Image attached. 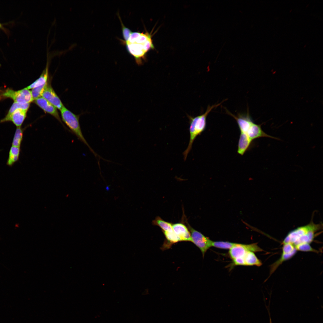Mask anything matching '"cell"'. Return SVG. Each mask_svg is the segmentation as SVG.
Returning a JSON list of instances; mask_svg holds the SVG:
<instances>
[{"label": "cell", "mask_w": 323, "mask_h": 323, "mask_svg": "<svg viewBox=\"0 0 323 323\" xmlns=\"http://www.w3.org/2000/svg\"><path fill=\"white\" fill-rule=\"evenodd\" d=\"M321 225L313 223L298 227L289 232L284 240L282 244L290 243L294 246L302 243L310 244L313 241L316 233L321 229Z\"/></svg>", "instance_id": "obj_3"}, {"label": "cell", "mask_w": 323, "mask_h": 323, "mask_svg": "<svg viewBox=\"0 0 323 323\" xmlns=\"http://www.w3.org/2000/svg\"><path fill=\"white\" fill-rule=\"evenodd\" d=\"M172 228L179 241L191 242L190 232L188 227L183 223H179L172 224Z\"/></svg>", "instance_id": "obj_11"}, {"label": "cell", "mask_w": 323, "mask_h": 323, "mask_svg": "<svg viewBox=\"0 0 323 323\" xmlns=\"http://www.w3.org/2000/svg\"><path fill=\"white\" fill-rule=\"evenodd\" d=\"M165 236L166 241L164 245L165 246H170V245L177 243L179 241V240L173 231H162Z\"/></svg>", "instance_id": "obj_19"}, {"label": "cell", "mask_w": 323, "mask_h": 323, "mask_svg": "<svg viewBox=\"0 0 323 323\" xmlns=\"http://www.w3.org/2000/svg\"><path fill=\"white\" fill-rule=\"evenodd\" d=\"M4 25V24H2V23H0V29H2L4 30V31H5V29H4V27L3 26V25Z\"/></svg>", "instance_id": "obj_26"}, {"label": "cell", "mask_w": 323, "mask_h": 323, "mask_svg": "<svg viewBox=\"0 0 323 323\" xmlns=\"http://www.w3.org/2000/svg\"><path fill=\"white\" fill-rule=\"evenodd\" d=\"M124 43L128 52L133 57L139 65H142L145 60L148 52L154 48L152 36L147 32H132Z\"/></svg>", "instance_id": "obj_1"}, {"label": "cell", "mask_w": 323, "mask_h": 323, "mask_svg": "<svg viewBox=\"0 0 323 323\" xmlns=\"http://www.w3.org/2000/svg\"><path fill=\"white\" fill-rule=\"evenodd\" d=\"M233 263L235 266H245V262L243 257L237 258L233 260Z\"/></svg>", "instance_id": "obj_25"}, {"label": "cell", "mask_w": 323, "mask_h": 323, "mask_svg": "<svg viewBox=\"0 0 323 323\" xmlns=\"http://www.w3.org/2000/svg\"><path fill=\"white\" fill-rule=\"evenodd\" d=\"M27 111L21 109H17L11 114H7L0 120V122L2 123L11 121L16 127H21L26 118Z\"/></svg>", "instance_id": "obj_9"}, {"label": "cell", "mask_w": 323, "mask_h": 323, "mask_svg": "<svg viewBox=\"0 0 323 323\" xmlns=\"http://www.w3.org/2000/svg\"><path fill=\"white\" fill-rule=\"evenodd\" d=\"M295 248L297 250L303 252H318V251L313 249L310 245V244L307 243H302L297 245L295 246Z\"/></svg>", "instance_id": "obj_23"}, {"label": "cell", "mask_w": 323, "mask_h": 323, "mask_svg": "<svg viewBox=\"0 0 323 323\" xmlns=\"http://www.w3.org/2000/svg\"><path fill=\"white\" fill-rule=\"evenodd\" d=\"M7 98L20 103H30L33 100L31 91L26 88L18 91L9 88L0 89V101Z\"/></svg>", "instance_id": "obj_5"}, {"label": "cell", "mask_w": 323, "mask_h": 323, "mask_svg": "<svg viewBox=\"0 0 323 323\" xmlns=\"http://www.w3.org/2000/svg\"><path fill=\"white\" fill-rule=\"evenodd\" d=\"M229 250V254L232 260L243 257L248 252H254L263 251L256 243L250 244L234 243L233 246Z\"/></svg>", "instance_id": "obj_7"}, {"label": "cell", "mask_w": 323, "mask_h": 323, "mask_svg": "<svg viewBox=\"0 0 323 323\" xmlns=\"http://www.w3.org/2000/svg\"><path fill=\"white\" fill-rule=\"evenodd\" d=\"M243 257L245 262V266H259L262 264L260 260L258 258L253 252H248Z\"/></svg>", "instance_id": "obj_15"}, {"label": "cell", "mask_w": 323, "mask_h": 323, "mask_svg": "<svg viewBox=\"0 0 323 323\" xmlns=\"http://www.w3.org/2000/svg\"><path fill=\"white\" fill-rule=\"evenodd\" d=\"M187 225L191 234V242L199 249L204 257L208 249L212 247L213 241L193 228L188 223Z\"/></svg>", "instance_id": "obj_6"}, {"label": "cell", "mask_w": 323, "mask_h": 323, "mask_svg": "<svg viewBox=\"0 0 323 323\" xmlns=\"http://www.w3.org/2000/svg\"><path fill=\"white\" fill-rule=\"evenodd\" d=\"M47 83V82L44 84L37 86L32 89L31 92L33 100L41 97L42 94Z\"/></svg>", "instance_id": "obj_22"}, {"label": "cell", "mask_w": 323, "mask_h": 323, "mask_svg": "<svg viewBox=\"0 0 323 323\" xmlns=\"http://www.w3.org/2000/svg\"><path fill=\"white\" fill-rule=\"evenodd\" d=\"M234 244V243L228 241H213L212 246L221 249H229L233 246Z\"/></svg>", "instance_id": "obj_20"}, {"label": "cell", "mask_w": 323, "mask_h": 323, "mask_svg": "<svg viewBox=\"0 0 323 323\" xmlns=\"http://www.w3.org/2000/svg\"><path fill=\"white\" fill-rule=\"evenodd\" d=\"M106 191H108L109 190V188L108 186H106Z\"/></svg>", "instance_id": "obj_27"}, {"label": "cell", "mask_w": 323, "mask_h": 323, "mask_svg": "<svg viewBox=\"0 0 323 323\" xmlns=\"http://www.w3.org/2000/svg\"><path fill=\"white\" fill-rule=\"evenodd\" d=\"M152 223L153 225L158 226L160 228L162 231H173L172 224L164 220L159 216L156 217L153 220Z\"/></svg>", "instance_id": "obj_16"}, {"label": "cell", "mask_w": 323, "mask_h": 323, "mask_svg": "<svg viewBox=\"0 0 323 323\" xmlns=\"http://www.w3.org/2000/svg\"><path fill=\"white\" fill-rule=\"evenodd\" d=\"M25 128L21 127H16L12 143V146L20 147L23 140Z\"/></svg>", "instance_id": "obj_18"}, {"label": "cell", "mask_w": 323, "mask_h": 323, "mask_svg": "<svg viewBox=\"0 0 323 323\" xmlns=\"http://www.w3.org/2000/svg\"><path fill=\"white\" fill-rule=\"evenodd\" d=\"M120 20L122 30V33L123 37L125 41H127L128 39L130 34L132 31L128 28L126 27L123 24L121 21V19L119 18Z\"/></svg>", "instance_id": "obj_24"}, {"label": "cell", "mask_w": 323, "mask_h": 323, "mask_svg": "<svg viewBox=\"0 0 323 323\" xmlns=\"http://www.w3.org/2000/svg\"><path fill=\"white\" fill-rule=\"evenodd\" d=\"M30 106V103H20L14 102L10 107L7 114H10L15 110L19 109L27 111Z\"/></svg>", "instance_id": "obj_21"}, {"label": "cell", "mask_w": 323, "mask_h": 323, "mask_svg": "<svg viewBox=\"0 0 323 323\" xmlns=\"http://www.w3.org/2000/svg\"><path fill=\"white\" fill-rule=\"evenodd\" d=\"M20 150V147L12 146L9 152V156L6 163L7 165L12 166L19 160Z\"/></svg>", "instance_id": "obj_14"}, {"label": "cell", "mask_w": 323, "mask_h": 323, "mask_svg": "<svg viewBox=\"0 0 323 323\" xmlns=\"http://www.w3.org/2000/svg\"><path fill=\"white\" fill-rule=\"evenodd\" d=\"M48 67H46L38 79L27 87L26 88L28 89H33L36 87L46 83L47 82L48 75Z\"/></svg>", "instance_id": "obj_17"}, {"label": "cell", "mask_w": 323, "mask_h": 323, "mask_svg": "<svg viewBox=\"0 0 323 323\" xmlns=\"http://www.w3.org/2000/svg\"><path fill=\"white\" fill-rule=\"evenodd\" d=\"M283 244L282 252L281 257L270 266L269 276L284 262L292 258L297 252L295 246L292 244L286 243Z\"/></svg>", "instance_id": "obj_8"}, {"label": "cell", "mask_w": 323, "mask_h": 323, "mask_svg": "<svg viewBox=\"0 0 323 323\" xmlns=\"http://www.w3.org/2000/svg\"><path fill=\"white\" fill-rule=\"evenodd\" d=\"M41 97L60 110L64 107L51 85H48V83L42 94Z\"/></svg>", "instance_id": "obj_10"}, {"label": "cell", "mask_w": 323, "mask_h": 323, "mask_svg": "<svg viewBox=\"0 0 323 323\" xmlns=\"http://www.w3.org/2000/svg\"><path fill=\"white\" fill-rule=\"evenodd\" d=\"M34 102L45 112L53 116L62 123L57 109L50 102L42 97L35 100Z\"/></svg>", "instance_id": "obj_12"}, {"label": "cell", "mask_w": 323, "mask_h": 323, "mask_svg": "<svg viewBox=\"0 0 323 323\" xmlns=\"http://www.w3.org/2000/svg\"><path fill=\"white\" fill-rule=\"evenodd\" d=\"M63 121L81 141L86 144L96 156L97 154L90 147L83 136L80 128L78 116L74 114L65 106L61 110Z\"/></svg>", "instance_id": "obj_4"}, {"label": "cell", "mask_w": 323, "mask_h": 323, "mask_svg": "<svg viewBox=\"0 0 323 323\" xmlns=\"http://www.w3.org/2000/svg\"><path fill=\"white\" fill-rule=\"evenodd\" d=\"M269 317H270V318H269V319H270L269 323H272V320H271V317H270V316H269Z\"/></svg>", "instance_id": "obj_28"}, {"label": "cell", "mask_w": 323, "mask_h": 323, "mask_svg": "<svg viewBox=\"0 0 323 323\" xmlns=\"http://www.w3.org/2000/svg\"></svg>", "instance_id": "obj_29"}, {"label": "cell", "mask_w": 323, "mask_h": 323, "mask_svg": "<svg viewBox=\"0 0 323 323\" xmlns=\"http://www.w3.org/2000/svg\"><path fill=\"white\" fill-rule=\"evenodd\" d=\"M252 141L246 135L240 133L238 142L237 153L243 155L249 149Z\"/></svg>", "instance_id": "obj_13"}, {"label": "cell", "mask_w": 323, "mask_h": 323, "mask_svg": "<svg viewBox=\"0 0 323 323\" xmlns=\"http://www.w3.org/2000/svg\"><path fill=\"white\" fill-rule=\"evenodd\" d=\"M221 103L211 106L208 105L204 113L196 116L193 117L187 115L189 120L190 138L188 147L183 153L185 160H186L191 150L193 144L196 138L205 130L208 115L213 109L219 106Z\"/></svg>", "instance_id": "obj_2"}]
</instances>
